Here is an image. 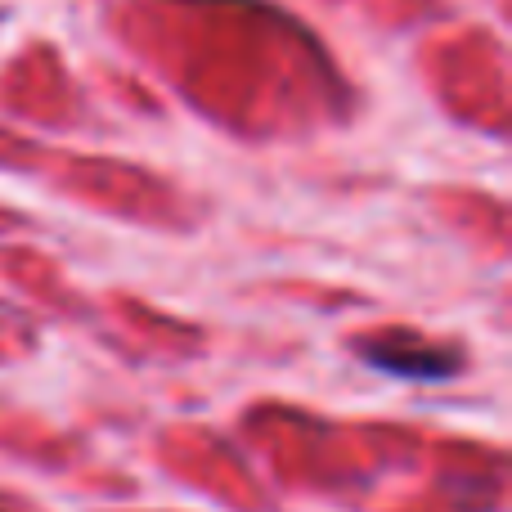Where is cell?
<instances>
[{
    "mask_svg": "<svg viewBox=\"0 0 512 512\" xmlns=\"http://www.w3.org/2000/svg\"><path fill=\"white\" fill-rule=\"evenodd\" d=\"M364 355L378 369L409 373V378H445V373L459 369V355H441V351H382V346H369Z\"/></svg>",
    "mask_w": 512,
    "mask_h": 512,
    "instance_id": "cell-1",
    "label": "cell"
}]
</instances>
